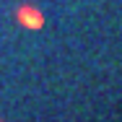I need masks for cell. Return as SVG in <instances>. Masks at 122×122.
Here are the masks:
<instances>
[{
    "mask_svg": "<svg viewBox=\"0 0 122 122\" xmlns=\"http://www.w3.org/2000/svg\"><path fill=\"white\" fill-rule=\"evenodd\" d=\"M18 18L24 21V26H31V29H39L42 26V16L36 10H31V8H21L18 10Z\"/></svg>",
    "mask_w": 122,
    "mask_h": 122,
    "instance_id": "cell-1",
    "label": "cell"
}]
</instances>
